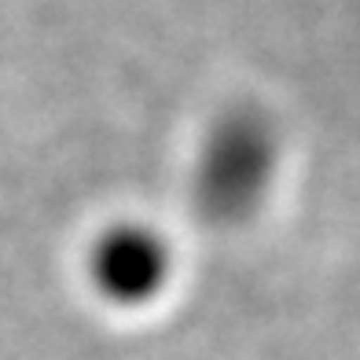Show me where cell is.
I'll return each mask as SVG.
<instances>
[{
	"label": "cell",
	"instance_id": "obj_1",
	"mask_svg": "<svg viewBox=\"0 0 360 360\" xmlns=\"http://www.w3.org/2000/svg\"><path fill=\"white\" fill-rule=\"evenodd\" d=\"M176 276V250L162 228L122 217L103 224L85 247V280L110 309H147L169 290Z\"/></svg>",
	"mask_w": 360,
	"mask_h": 360
}]
</instances>
